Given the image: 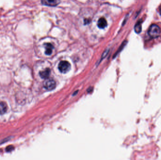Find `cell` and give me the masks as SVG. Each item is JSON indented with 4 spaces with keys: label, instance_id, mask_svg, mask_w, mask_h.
Instances as JSON below:
<instances>
[{
    "label": "cell",
    "instance_id": "obj_9",
    "mask_svg": "<svg viewBox=\"0 0 161 160\" xmlns=\"http://www.w3.org/2000/svg\"><path fill=\"white\" fill-rule=\"evenodd\" d=\"M142 22L141 20H139L137 23L136 25H135V32H136L137 33H140L142 31Z\"/></svg>",
    "mask_w": 161,
    "mask_h": 160
},
{
    "label": "cell",
    "instance_id": "obj_5",
    "mask_svg": "<svg viewBox=\"0 0 161 160\" xmlns=\"http://www.w3.org/2000/svg\"><path fill=\"white\" fill-rule=\"evenodd\" d=\"M97 25H98L99 27L101 29H103L107 26V21L104 17H101L98 20Z\"/></svg>",
    "mask_w": 161,
    "mask_h": 160
},
{
    "label": "cell",
    "instance_id": "obj_6",
    "mask_svg": "<svg viewBox=\"0 0 161 160\" xmlns=\"http://www.w3.org/2000/svg\"><path fill=\"white\" fill-rule=\"evenodd\" d=\"M50 70L49 68H47L44 71H41L39 73L40 77L42 79H48V77L50 76Z\"/></svg>",
    "mask_w": 161,
    "mask_h": 160
},
{
    "label": "cell",
    "instance_id": "obj_1",
    "mask_svg": "<svg viewBox=\"0 0 161 160\" xmlns=\"http://www.w3.org/2000/svg\"><path fill=\"white\" fill-rule=\"evenodd\" d=\"M160 27L156 24H152L148 30V34L152 38H157L160 36Z\"/></svg>",
    "mask_w": 161,
    "mask_h": 160
},
{
    "label": "cell",
    "instance_id": "obj_13",
    "mask_svg": "<svg viewBox=\"0 0 161 160\" xmlns=\"http://www.w3.org/2000/svg\"><path fill=\"white\" fill-rule=\"evenodd\" d=\"M159 13H160V14L161 15V5H160V7H159Z\"/></svg>",
    "mask_w": 161,
    "mask_h": 160
},
{
    "label": "cell",
    "instance_id": "obj_2",
    "mask_svg": "<svg viewBox=\"0 0 161 160\" xmlns=\"http://www.w3.org/2000/svg\"><path fill=\"white\" fill-rule=\"evenodd\" d=\"M58 70L63 73H65L70 70L71 64L66 61H62L58 64Z\"/></svg>",
    "mask_w": 161,
    "mask_h": 160
},
{
    "label": "cell",
    "instance_id": "obj_3",
    "mask_svg": "<svg viewBox=\"0 0 161 160\" xmlns=\"http://www.w3.org/2000/svg\"><path fill=\"white\" fill-rule=\"evenodd\" d=\"M44 87L49 91H52L55 88L56 86V82L52 79H47L44 82Z\"/></svg>",
    "mask_w": 161,
    "mask_h": 160
},
{
    "label": "cell",
    "instance_id": "obj_7",
    "mask_svg": "<svg viewBox=\"0 0 161 160\" xmlns=\"http://www.w3.org/2000/svg\"><path fill=\"white\" fill-rule=\"evenodd\" d=\"M45 48V54L48 55H50L52 54V50H53V46H52V44L47 43H46L44 45Z\"/></svg>",
    "mask_w": 161,
    "mask_h": 160
},
{
    "label": "cell",
    "instance_id": "obj_4",
    "mask_svg": "<svg viewBox=\"0 0 161 160\" xmlns=\"http://www.w3.org/2000/svg\"><path fill=\"white\" fill-rule=\"evenodd\" d=\"M41 3L42 4L49 6L54 7L58 5L60 3L58 1H50V0H44L42 1Z\"/></svg>",
    "mask_w": 161,
    "mask_h": 160
},
{
    "label": "cell",
    "instance_id": "obj_10",
    "mask_svg": "<svg viewBox=\"0 0 161 160\" xmlns=\"http://www.w3.org/2000/svg\"><path fill=\"white\" fill-rule=\"evenodd\" d=\"M125 41H124V42H123V43L121 44L120 47L119 49H118V51L116 52V54H115V55H114V57H115V56H116V55H117L118 53H119V52L121 51V50L123 49V48L124 47L125 45L126 44V42H125Z\"/></svg>",
    "mask_w": 161,
    "mask_h": 160
},
{
    "label": "cell",
    "instance_id": "obj_11",
    "mask_svg": "<svg viewBox=\"0 0 161 160\" xmlns=\"http://www.w3.org/2000/svg\"><path fill=\"white\" fill-rule=\"evenodd\" d=\"M108 51H109L108 49H107L103 53V55H102L101 60L102 59H104L107 56V55L108 54Z\"/></svg>",
    "mask_w": 161,
    "mask_h": 160
},
{
    "label": "cell",
    "instance_id": "obj_8",
    "mask_svg": "<svg viewBox=\"0 0 161 160\" xmlns=\"http://www.w3.org/2000/svg\"><path fill=\"white\" fill-rule=\"evenodd\" d=\"M7 110V105L5 103L1 101L0 102V115L4 114Z\"/></svg>",
    "mask_w": 161,
    "mask_h": 160
},
{
    "label": "cell",
    "instance_id": "obj_12",
    "mask_svg": "<svg viewBox=\"0 0 161 160\" xmlns=\"http://www.w3.org/2000/svg\"><path fill=\"white\" fill-rule=\"evenodd\" d=\"M9 147H10V148H9V147H7V151H11V150H12V149H11V148H13V147H12V146H9Z\"/></svg>",
    "mask_w": 161,
    "mask_h": 160
}]
</instances>
